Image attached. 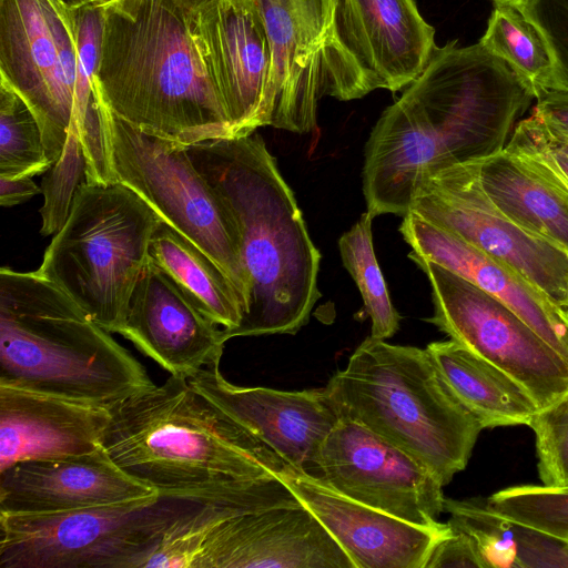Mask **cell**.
Returning a JSON list of instances; mask_svg holds the SVG:
<instances>
[{
    "instance_id": "cell-1",
    "label": "cell",
    "mask_w": 568,
    "mask_h": 568,
    "mask_svg": "<svg viewBox=\"0 0 568 568\" xmlns=\"http://www.w3.org/2000/svg\"><path fill=\"white\" fill-rule=\"evenodd\" d=\"M436 47L404 93L385 109L365 148L367 212H409L423 180L445 168L503 151L531 88L479 42Z\"/></svg>"
},
{
    "instance_id": "cell-2",
    "label": "cell",
    "mask_w": 568,
    "mask_h": 568,
    "mask_svg": "<svg viewBox=\"0 0 568 568\" xmlns=\"http://www.w3.org/2000/svg\"><path fill=\"white\" fill-rule=\"evenodd\" d=\"M185 148L240 233L247 306L239 326L221 329L222 339L296 334L321 296V254L275 158L256 132Z\"/></svg>"
},
{
    "instance_id": "cell-3",
    "label": "cell",
    "mask_w": 568,
    "mask_h": 568,
    "mask_svg": "<svg viewBox=\"0 0 568 568\" xmlns=\"http://www.w3.org/2000/svg\"><path fill=\"white\" fill-rule=\"evenodd\" d=\"M101 8L94 85L115 115L185 146L234 138L191 10L175 0H113Z\"/></svg>"
},
{
    "instance_id": "cell-4",
    "label": "cell",
    "mask_w": 568,
    "mask_h": 568,
    "mask_svg": "<svg viewBox=\"0 0 568 568\" xmlns=\"http://www.w3.org/2000/svg\"><path fill=\"white\" fill-rule=\"evenodd\" d=\"M102 447L160 496L194 501L242 495L286 464L174 375L112 406Z\"/></svg>"
},
{
    "instance_id": "cell-5",
    "label": "cell",
    "mask_w": 568,
    "mask_h": 568,
    "mask_svg": "<svg viewBox=\"0 0 568 568\" xmlns=\"http://www.w3.org/2000/svg\"><path fill=\"white\" fill-rule=\"evenodd\" d=\"M37 271L0 268V384L106 408L155 386L144 366Z\"/></svg>"
},
{
    "instance_id": "cell-6",
    "label": "cell",
    "mask_w": 568,
    "mask_h": 568,
    "mask_svg": "<svg viewBox=\"0 0 568 568\" xmlns=\"http://www.w3.org/2000/svg\"><path fill=\"white\" fill-rule=\"evenodd\" d=\"M325 389L339 418L355 420L402 449L443 486L466 467L484 429L426 348L369 336Z\"/></svg>"
},
{
    "instance_id": "cell-7",
    "label": "cell",
    "mask_w": 568,
    "mask_h": 568,
    "mask_svg": "<svg viewBox=\"0 0 568 568\" xmlns=\"http://www.w3.org/2000/svg\"><path fill=\"white\" fill-rule=\"evenodd\" d=\"M161 222L159 214L126 185L83 180L37 272L99 326L120 334L132 293L150 258L151 239Z\"/></svg>"
},
{
    "instance_id": "cell-8",
    "label": "cell",
    "mask_w": 568,
    "mask_h": 568,
    "mask_svg": "<svg viewBox=\"0 0 568 568\" xmlns=\"http://www.w3.org/2000/svg\"><path fill=\"white\" fill-rule=\"evenodd\" d=\"M97 95L113 180L134 191L221 267L237 290L245 313L248 284L230 209L195 168L185 145L136 129Z\"/></svg>"
},
{
    "instance_id": "cell-9",
    "label": "cell",
    "mask_w": 568,
    "mask_h": 568,
    "mask_svg": "<svg viewBox=\"0 0 568 568\" xmlns=\"http://www.w3.org/2000/svg\"><path fill=\"white\" fill-rule=\"evenodd\" d=\"M199 501L152 495L57 514L0 511V568H140Z\"/></svg>"
},
{
    "instance_id": "cell-10",
    "label": "cell",
    "mask_w": 568,
    "mask_h": 568,
    "mask_svg": "<svg viewBox=\"0 0 568 568\" xmlns=\"http://www.w3.org/2000/svg\"><path fill=\"white\" fill-rule=\"evenodd\" d=\"M255 1L272 53V126L310 132L324 95L349 101L373 91L338 39L335 0Z\"/></svg>"
},
{
    "instance_id": "cell-11",
    "label": "cell",
    "mask_w": 568,
    "mask_h": 568,
    "mask_svg": "<svg viewBox=\"0 0 568 568\" xmlns=\"http://www.w3.org/2000/svg\"><path fill=\"white\" fill-rule=\"evenodd\" d=\"M427 275L434 315L427 321L498 366L544 408L568 393V362L505 303L410 251Z\"/></svg>"
},
{
    "instance_id": "cell-12",
    "label": "cell",
    "mask_w": 568,
    "mask_h": 568,
    "mask_svg": "<svg viewBox=\"0 0 568 568\" xmlns=\"http://www.w3.org/2000/svg\"><path fill=\"white\" fill-rule=\"evenodd\" d=\"M75 10L60 0H0V79L28 103L47 156H61L73 124Z\"/></svg>"
},
{
    "instance_id": "cell-13",
    "label": "cell",
    "mask_w": 568,
    "mask_h": 568,
    "mask_svg": "<svg viewBox=\"0 0 568 568\" xmlns=\"http://www.w3.org/2000/svg\"><path fill=\"white\" fill-rule=\"evenodd\" d=\"M409 212L506 264L568 311V253L524 231L493 204L480 185L477 161L425 178Z\"/></svg>"
},
{
    "instance_id": "cell-14",
    "label": "cell",
    "mask_w": 568,
    "mask_h": 568,
    "mask_svg": "<svg viewBox=\"0 0 568 568\" xmlns=\"http://www.w3.org/2000/svg\"><path fill=\"white\" fill-rule=\"evenodd\" d=\"M338 493L422 527H438L443 485L408 454L359 423L339 418L310 473Z\"/></svg>"
},
{
    "instance_id": "cell-15",
    "label": "cell",
    "mask_w": 568,
    "mask_h": 568,
    "mask_svg": "<svg viewBox=\"0 0 568 568\" xmlns=\"http://www.w3.org/2000/svg\"><path fill=\"white\" fill-rule=\"evenodd\" d=\"M192 19L234 138L271 125L272 53L256 1L204 0Z\"/></svg>"
},
{
    "instance_id": "cell-16",
    "label": "cell",
    "mask_w": 568,
    "mask_h": 568,
    "mask_svg": "<svg viewBox=\"0 0 568 568\" xmlns=\"http://www.w3.org/2000/svg\"><path fill=\"white\" fill-rule=\"evenodd\" d=\"M207 399L286 464L312 473L322 444L339 420L325 387L280 390L231 384L220 364L186 378Z\"/></svg>"
},
{
    "instance_id": "cell-17",
    "label": "cell",
    "mask_w": 568,
    "mask_h": 568,
    "mask_svg": "<svg viewBox=\"0 0 568 568\" xmlns=\"http://www.w3.org/2000/svg\"><path fill=\"white\" fill-rule=\"evenodd\" d=\"M329 531L355 568H425L449 524L422 527L354 500L285 464L275 473Z\"/></svg>"
},
{
    "instance_id": "cell-18",
    "label": "cell",
    "mask_w": 568,
    "mask_h": 568,
    "mask_svg": "<svg viewBox=\"0 0 568 568\" xmlns=\"http://www.w3.org/2000/svg\"><path fill=\"white\" fill-rule=\"evenodd\" d=\"M201 568H355L349 556L300 500L225 520Z\"/></svg>"
},
{
    "instance_id": "cell-19",
    "label": "cell",
    "mask_w": 568,
    "mask_h": 568,
    "mask_svg": "<svg viewBox=\"0 0 568 568\" xmlns=\"http://www.w3.org/2000/svg\"><path fill=\"white\" fill-rule=\"evenodd\" d=\"M217 326L149 258L120 335L171 375L189 378L220 364L225 342Z\"/></svg>"
},
{
    "instance_id": "cell-20",
    "label": "cell",
    "mask_w": 568,
    "mask_h": 568,
    "mask_svg": "<svg viewBox=\"0 0 568 568\" xmlns=\"http://www.w3.org/2000/svg\"><path fill=\"white\" fill-rule=\"evenodd\" d=\"M158 494L124 473L103 447L21 462L0 471V511L42 515L136 501Z\"/></svg>"
},
{
    "instance_id": "cell-21",
    "label": "cell",
    "mask_w": 568,
    "mask_h": 568,
    "mask_svg": "<svg viewBox=\"0 0 568 568\" xmlns=\"http://www.w3.org/2000/svg\"><path fill=\"white\" fill-rule=\"evenodd\" d=\"M335 27L373 91L408 87L437 47L416 0H335Z\"/></svg>"
},
{
    "instance_id": "cell-22",
    "label": "cell",
    "mask_w": 568,
    "mask_h": 568,
    "mask_svg": "<svg viewBox=\"0 0 568 568\" xmlns=\"http://www.w3.org/2000/svg\"><path fill=\"white\" fill-rule=\"evenodd\" d=\"M106 407L0 384V471L31 459L93 453L102 447Z\"/></svg>"
},
{
    "instance_id": "cell-23",
    "label": "cell",
    "mask_w": 568,
    "mask_h": 568,
    "mask_svg": "<svg viewBox=\"0 0 568 568\" xmlns=\"http://www.w3.org/2000/svg\"><path fill=\"white\" fill-rule=\"evenodd\" d=\"M399 226L412 251L462 276L519 315L568 362V314L506 264L413 212Z\"/></svg>"
},
{
    "instance_id": "cell-24",
    "label": "cell",
    "mask_w": 568,
    "mask_h": 568,
    "mask_svg": "<svg viewBox=\"0 0 568 568\" xmlns=\"http://www.w3.org/2000/svg\"><path fill=\"white\" fill-rule=\"evenodd\" d=\"M493 204L524 231L568 253V190L538 161L503 150L477 160Z\"/></svg>"
},
{
    "instance_id": "cell-25",
    "label": "cell",
    "mask_w": 568,
    "mask_h": 568,
    "mask_svg": "<svg viewBox=\"0 0 568 568\" xmlns=\"http://www.w3.org/2000/svg\"><path fill=\"white\" fill-rule=\"evenodd\" d=\"M426 349L448 387L484 428L528 425L539 409L515 378L456 341L433 342Z\"/></svg>"
},
{
    "instance_id": "cell-26",
    "label": "cell",
    "mask_w": 568,
    "mask_h": 568,
    "mask_svg": "<svg viewBox=\"0 0 568 568\" xmlns=\"http://www.w3.org/2000/svg\"><path fill=\"white\" fill-rule=\"evenodd\" d=\"M149 255L192 304L223 331L239 326L244 307L237 290L189 239L162 221L151 239Z\"/></svg>"
},
{
    "instance_id": "cell-27",
    "label": "cell",
    "mask_w": 568,
    "mask_h": 568,
    "mask_svg": "<svg viewBox=\"0 0 568 568\" xmlns=\"http://www.w3.org/2000/svg\"><path fill=\"white\" fill-rule=\"evenodd\" d=\"M505 61L534 91H554L557 68L551 48L539 31L516 9L494 4L487 28L478 41Z\"/></svg>"
},
{
    "instance_id": "cell-28",
    "label": "cell",
    "mask_w": 568,
    "mask_h": 568,
    "mask_svg": "<svg viewBox=\"0 0 568 568\" xmlns=\"http://www.w3.org/2000/svg\"><path fill=\"white\" fill-rule=\"evenodd\" d=\"M274 506L261 499L199 501L165 530L140 568H201L209 542L225 520Z\"/></svg>"
},
{
    "instance_id": "cell-29",
    "label": "cell",
    "mask_w": 568,
    "mask_h": 568,
    "mask_svg": "<svg viewBox=\"0 0 568 568\" xmlns=\"http://www.w3.org/2000/svg\"><path fill=\"white\" fill-rule=\"evenodd\" d=\"M373 219L368 212L363 213L352 229L339 237L338 247L343 265L356 283L372 320L371 336L387 339L397 332L400 316L392 304L375 256Z\"/></svg>"
},
{
    "instance_id": "cell-30",
    "label": "cell",
    "mask_w": 568,
    "mask_h": 568,
    "mask_svg": "<svg viewBox=\"0 0 568 568\" xmlns=\"http://www.w3.org/2000/svg\"><path fill=\"white\" fill-rule=\"evenodd\" d=\"M51 166L37 116L22 97L0 79V176L32 178Z\"/></svg>"
},
{
    "instance_id": "cell-31",
    "label": "cell",
    "mask_w": 568,
    "mask_h": 568,
    "mask_svg": "<svg viewBox=\"0 0 568 568\" xmlns=\"http://www.w3.org/2000/svg\"><path fill=\"white\" fill-rule=\"evenodd\" d=\"M444 511L450 514L452 529L473 540L485 568H519L511 523L494 513L486 499L445 497Z\"/></svg>"
},
{
    "instance_id": "cell-32",
    "label": "cell",
    "mask_w": 568,
    "mask_h": 568,
    "mask_svg": "<svg viewBox=\"0 0 568 568\" xmlns=\"http://www.w3.org/2000/svg\"><path fill=\"white\" fill-rule=\"evenodd\" d=\"M497 515L568 541V486L523 485L486 499Z\"/></svg>"
},
{
    "instance_id": "cell-33",
    "label": "cell",
    "mask_w": 568,
    "mask_h": 568,
    "mask_svg": "<svg viewBox=\"0 0 568 568\" xmlns=\"http://www.w3.org/2000/svg\"><path fill=\"white\" fill-rule=\"evenodd\" d=\"M85 158L77 131L71 130L59 160L45 172L41 183L44 204L41 209L42 235L55 234L65 222L77 189L85 178Z\"/></svg>"
},
{
    "instance_id": "cell-34",
    "label": "cell",
    "mask_w": 568,
    "mask_h": 568,
    "mask_svg": "<svg viewBox=\"0 0 568 568\" xmlns=\"http://www.w3.org/2000/svg\"><path fill=\"white\" fill-rule=\"evenodd\" d=\"M528 426L536 436L542 485L568 486V393L539 408Z\"/></svg>"
},
{
    "instance_id": "cell-35",
    "label": "cell",
    "mask_w": 568,
    "mask_h": 568,
    "mask_svg": "<svg viewBox=\"0 0 568 568\" xmlns=\"http://www.w3.org/2000/svg\"><path fill=\"white\" fill-rule=\"evenodd\" d=\"M510 523L517 545L519 568L568 567L567 540L525 525Z\"/></svg>"
},
{
    "instance_id": "cell-36",
    "label": "cell",
    "mask_w": 568,
    "mask_h": 568,
    "mask_svg": "<svg viewBox=\"0 0 568 568\" xmlns=\"http://www.w3.org/2000/svg\"><path fill=\"white\" fill-rule=\"evenodd\" d=\"M537 17L556 61L554 91L568 93V0H540Z\"/></svg>"
},
{
    "instance_id": "cell-37",
    "label": "cell",
    "mask_w": 568,
    "mask_h": 568,
    "mask_svg": "<svg viewBox=\"0 0 568 568\" xmlns=\"http://www.w3.org/2000/svg\"><path fill=\"white\" fill-rule=\"evenodd\" d=\"M447 567L485 568L475 544L464 532L453 530L442 538L433 548L425 568Z\"/></svg>"
},
{
    "instance_id": "cell-38",
    "label": "cell",
    "mask_w": 568,
    "mask_h": 568,
    "mask_svg": "<svg viewBox=\"0 0 568 568\" xmlns=\"http://www.w3.org/2000/svg\"><path fill=\"white\" fill-rule=\"evenodd\" d=\"M534 113L547 124L568 136V93L544 91L536 97Z\"/></svg>"
},
{
    "instance_id": "cell-39",
    "label": "cell",
    "mask_w": 568,
    "mask_h": 568,
    "mask_svg": "<svg viewBox=\"0 0 568 568\" xmlns=\"http://www.w3.org/2000/svg\"><path fill=\"white\" fill-rule=\"evenodd\" d=\"M41 189L29 176H0V204L13 206L30 200L40 193Z\"/></svg>"
},
{
    "instance_id": "cell-40",
    "label": "cell",
    "mask_w": 568,
    "mask_h": 568,
    "mask_svg": "<svg viewBox=\"0 0 568 568\" xmlns=\"http://www.w3.org/2000/svg\"><path fill=\"white\" fill-rule=\"evenodd\" d=\"M491 1L494 2V4H503V6H508V7L516 9L528 21H530L535 27H537L539 29V31L542 33V30L538 23V17H537V10H538L540 0H491ZM542 36H544V33H542Z\"/></svg>"
},
{
    "instance_id": "cell-41",
    "label": "cell",
    "mask_w": 568,
    "mask_h": 568,
    "mask_svg": "<svg viewBox=\"0 0 568 568\" xmlns=\"http://www.w3.org/2000/svg\"><path fill=\"white\" fill-rule=\"evenodd\" d=\"M175 1H178L182 7L186 8L187 10L193 11L204 0H175Z\"/></svg>"
},
{
    "instance_id": "cell-42",
    "label": "cell",
    "mask_w": 568,
    "mask_h": 568,
    "mask_svg": "<svg viewBox=\"0 0 568 568\" xmlns=\"http://www.w3.org/2000/svg\"><path fill=\"white\" fill-rule=\"evenodd\" d=\"M62 3H64L70 9H78L82 7L85 2V0H60Z\"/></svg>"
},
{
    "instance_id": "cell-43",
    "label": "cell",
    "mask_w": 568,
    "mask_h": 568,
    "mask_svg": "<svg viewBox=\"0 0 568 568\" xmlns=\"http://www.w3.org/2000/svg\"><path fill=\"white\" fill-rule=\"evenodd\" d=\"M111 1H113V0H85L84 4L103 7V6L108 4V3H110Z\"/></svg>"
},
{
    "instance_id": "cell-44",
    "label": "cell",
    "mask_w": 568,
    "mask_h": 568,
    "mask_svg": "<svg viewBox=\"0 0 568 568\" xmlns=\"http://www.w3.org/2000/svg\"><path fill=\"white\" fill-rule=\"evenodd\" d=\"M555 176V175H554ZM556 178V176H555ZM557 180L568 190V184L566 182H564L562 180L558 179Z\"/></svg>"
}]
</instances>
